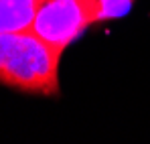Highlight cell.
I'll list each match as a JSON object with an SVG mask.
<instances>
[{"instance_id": "6da1fadb", "label": "cell", "mask_w": 150, "mask_h": 144, "mask_svg": "<svg viewBox=\"0 0 150 144\" xmlns=\"http://www.w3.org/2000/svg\"><path fill=\"white\" fill-rule=\"evenodd\" d=\"M61 55L33 31L0 33V85L26 96L57 97Z\"/></svg>"}, {"instance_id": "7a4b0ae2", "label": "cell", "mask_w": 150, "mask_h": 144, "mask_svg": "<svg viewBox=\"0 0 150 144\" xmlns=\"http://www.w3.org/2000/svg\"><path fill=\"white\" fill-rule=\"evenodd\" d=\"M93 24L91 0H37L30 31L63 53Z\"/></svg>"}, {"instance_id": "3957f363", "label": "cell", "mask_w": 150, "mask_h": 144, "mask_svg": "<svg viewBox=\"0 0 150 144\" xmlns=\"http://www.w3.org/2000/svg\"><path fill=\"white\" fill-rule=\"evenodd\" d=\"M37 0H0V33L30 31Z\"/></svg>"}, {"instance_id": "277c9868", "label": "cell", "mask_w": 150, "mask_h": 144, "mask_svg": "<svg viewBox=\"0 0 150 144\" xmlns=\"http://www.w3.org/2000/svg\"><path fill=\"white\" fill-rule=\"evenodd\" d=\"M134 2L136 0H91L96 24L103 23V21H114V18L126 16L130 12V8L134 6Z\"/></svg>"}]
</instances>
